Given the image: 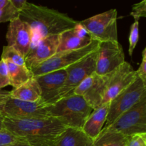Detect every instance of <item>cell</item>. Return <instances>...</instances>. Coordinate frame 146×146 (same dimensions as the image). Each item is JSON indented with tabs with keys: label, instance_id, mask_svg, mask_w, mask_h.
Segmentation results:
<instances>
[{
	"label": "cell",
	"instance_id": "31",
	"mask_svg": "<svg viewBox=\"0 0 146 146\" xmlns=\"http://www.w3.org/2000/svg\"><path fill=\"white\" fill-rule=\"evenodd\" d=\"M10 98H11L10 91H1V90H0V110H1V107L6 104V102Z\"/></svg>",
	"mask_w": 146,
	"mask_h": 146
},
{
	"label": "cell",
	"instance_id": "33",
	"mask_svg": "<svg viewBox=\"0 0 146 146\" xmlns=\"http://www.w3.org/2000/svg\"><path fill=\"white\" fill-rule=\"evenodd\" d=\"M9 0H0V10L4 9L9 4Z\"/></svg>",
	"mask_w": 146,
	"mask_h": 146
},
{
	"label": "cell",
	"instance_id": "13",
	"mask_svg": "<svg viewBox=\"0 0 146 146\" xmlns=\"http://www.w3.org/2000/svg\"><path fill=\"white\" fill-rule=\"evenodd\" d=\"M137 77L136 71L129 63L125 61L121 64L109 76L102 105L115 98L121 91L129 86Z\"/></svg>",
	"mask_w": 146,
	"mask_h": 146
},
{
	"label": "cell",
	"instance_id": "29",
	"mask_svg": "<svg viewBox=\"0 0 146 146\" xmlns=\"http://www.w3.org/2000/svg\"><path fill=\"white\" fill-rule=\"evenodd\" d=\"M136 73L138 76L143 82L146 83V48L142 51V61Z\"/></svg>",
	"mask_w": 146,
	"mask_h": 146
},
{
	"label": "cell",
	"instance_id": "8",
	"mask_svg": "<svg viewBox=\"0 0 146 146\" xmlns=\"http://www.w3.org/2000/svg\"><path fill=\"white\" fill-rule=\"evenodd\" d=\"M97 50L78 62L65 68L66 71L65 83L60 90L54 104L61 98L72 95L74 90L84 80L95 74Z\"/></svg>",
	"mask_w": 146,
	"mask_h": 146
},
{
	"label": "cell",
	"instance_id": "23",
	"mask_svg": "<svg viewBox=\"0 0 146 146\" xmlns=\"http://www.w3.org/2000/svg\"><path fill=\"white\" fill-rule=\"evenodd\" d=\"M20 141L26 142L23 138L17 136L5 128L0 131V146L12 145Z\"/></svg>",
	"mask_w": 146,
	"mask_h": 146
},
{
	"label": "cell",
	"instance_id": "16",
	"mask_svg": "<svg viewBox=\"0 0 146 146\" xmlns=\"http://www.w3.org/2000/svg\"><path fill=\"white\" fill-rule=\"evenodd\" d=\"M109 105L110 102L106 103L94 110L83 125L82 131L94 141L99 136L105 125Z\"/></svg>",
	"mask_w": 146,
	"mask_h": 146
},
{
	"label": "cell",
	"instance_id": "4",
	"mask_svg": "<svg viewBox=\"0 0 146 146\" xmlns=\"http://www.w3.org/2000/svg\"><path fill=\"white\" fill-rule=\"evenodd\" d=\"M117 10L108 11L79 21L93 40L103 41H118Z\"/></svg>",
	"mask_w": 146,
	"mask_h": 146
},
{
	"label": "cell",
	"instance_id": "28",
	"mask_svg": "<svg viewBox=\"0 0 146 146\" xmlns=\"http://www.w3.org/2000/svg\"><path fill=\"white\" fill-rule=\"evenodd\" d=\"M9 85L7 66L4 60H0V90Z\"/></svg>",
	"mask_w": 146,
	"mask_h": 146
},
{
	"label": "cell",
	"instance_id": "32",
	"mask_svg": "<svg viewBox=\"0 0 146 146\" xmlns=\"http://www.w3.org/2000/svg\"><path fill=\"white\" fill-rule=\"evenodd\" d=\"M10 2H11V5L19 11H20L22 10V9L24 8V7L25 6V4H27V1L26 0H10Z\"/></svg>",
	"mask_w": 146,
	"mask_h": 146
},
{
	"label": "cell",
	"instance_id": "10",
	"mask_svg": "<svg viewBox=\"0 0 146 146\" xmlns=\"http://www.w3.org/2000/svg\"><path fill=\"white\" fill-rule=\"evenodd\" d=\"M0 113L4 118L13 119L50 117L47 111V105L41 100L36 102H29L12 98H10L1 107Z\"/></svg>",
	"mask_w": 146,
	"mask_h": 146
},
{
	"label": "cell",
	"instance_id": "19",
	"mask_svg": "<svg viewBox=\"0 0 146 146\" xmlns=\"http://www.w3.org/2000/svg\"><path fill=\"white\" fill-rule=\"evenodd\" d=\"M11 98L29 102H36L41 100L39 86L33 77L19 88L10 91Z\"/></svg>",
	"mask_w": 146,
	"mask_h": 146
},
{
	"label": "cell",
	"instance_id": "24",
	"mask_svg": "<svg viewBox=\"0 0 146 146\" xmlns=\"http://www.w3.org/2000/svg\"><path fill=\"white\" fill-rule=\"evenodd\" d=\"M139 39V22L138 21H135L131 27L129 36V48L128 53L129 55L132 56L134 49L138 44Z\"/></svg>",
	"mask_w": 146,
	"mask_h": 146
},
{
	"label": "cell",
	"instance_id": "30",
	"mask_svg": "<svg viewBox=\"0 0 146 146\" xmlns=\"http://www.w3.org/2000/svg\"><path fill=\"white\" fill-rule=\"evenodd\" d=\"M74 30L76 32V34L78 36L81 38H84V37L88 36V34L87 32V31L86 30V29L80 24V22H78L76 24L75 27H74Z\"/></svg>",
	"mask_w": 146,
	"mask_h": 146
},
{
	"label": "cell",
	"instance_id": "2",
	"mask_svg": "<svg viewBox=\"0 0 146 146\" xmlns=\"http://www.w3.org/2000/svg\"><path fill=\"white\" fill-rule=\"evenodd\" d=\"M3 125L5 129L23 138L31 146H49L66 128L62 123L53 117L29 119L4 118Z\"/></svg>",
	"mask_w": 146,
	"mask_h": 146
},
{
	"label": "cell",
	"instance_id": "12",
	"mask_svg": "<svg viewBox=\"0 0 146 146\" xmlns=\"http://www.w3.org/2000/svg\"><path fill=\"white\" fill-rule=\"evenodd\" d=\"M6 38L7 46L14 48L23 57L27 55L34 41L30 27L19 17L9 22Z\"/></svg>",
	"mask_w": 146,
	"mask_h": 146
},
{
	"label": "cell",
	"instance_id": "26",
	"mask_svg": "<svg viewBox=\"0 0 146 146\" xmlns=\"http://www.w3.org/2000/svg\"><path fill=\"white\" fill-rule=\"evenodd\" d=\"M124 146H146V133L125 136Z\"/></svg>",
	"mask_w": 146,
	"mask_h": 146
},
{
	"label": "cell",
	"instance_id": "17",
	"mask_svg": "<svg viewBox=\"0 0 146 146\" xmlns=\"http://www.w3.org/2000/svg\"><path fill=\"white\" fill-rule=\"evenodd\" d=\"M94 142L82 129L66 128L49 146H94Z\"/></svg>",
	"mask_w": 146,
	"mask_h": 146
},
{
	"label": "cell",
	"instance_id": "15",
	"mask_svg": "<svg viewBox=\"0 0 146 146\" xmlns=\"http://www.w3.org/2000/svg\"><path fill=\"white\" fill-rule=\"evenodd\" d=\"M66 78L65 69L58 70L34 77L41 90V100L46 105L54 104Z\"/></svg>",
	"mask_w": 146,
	"mask_h": 146
},
{
	"label": "cell",
	"instance_id": "9",
	"mask_svg": "<svg viewBox=\"0 0 146 146\" xmlns=\"http://www.w3.org/2000/svg\"><path fill=\"white\" fill-rule=\"evenodd\" d=\"M125 61V54L118 41L99 42L97 50L96 74L100 76H110Z\"/></svg>",
	"mask_w": 146,
	"mask_h": 146
},
{
	"label": "cell",
	"instance_id": "20",
	"mask_svg": "<svg viewBox=\"0 0 146 146\" xmlns=\"http://www.w3.org/2000/svg\"><path fill=\"white\" fill-rule=\"evenodd\" d=\"M4 61L8 69L9 85L13 87V89L19 88L34 77L31 71L27 66H21L9 61Z\"/></svg>",
	"mask_w": 146,
	"mask_h": 146
},
{
	"label": "cell",
	"instance_id": "21",
	"mask_svg": "<svg viewBox=\"0 0 146 146\" xmlns=\"http://www.w3.org/2000/svg\"><path fill=\"white\" fill-rule=\"evenodd\" d=\"M125 135L113 131H101L94 146H124Z\"/></svg>",
	"mask_w": 146,
	"mask_h": 146
},
{
	"label": "cell",
	"instance_id": "34",
	"mask_svg": "<svg viewBox=\"0 0 146 146\" xmlns=\"http://www.w3.org/2000/svg\"><path fill=\"white\" fill-rule=\"evenodd\" d=\"M7 146H31L28 143L24 142V141H20V142L17 143L12 144V145H9Z\"/></svg>",
	"mask_w": 146,
	"mask_h": 146
},
{
	"label": "cell",
	"instance_id": "18",
	"mask_svg": "<svg viewBox=\"0 0 146 146\" xmlns=\"http://www.w3.org/2000/svg\"><path fill=\"white\" fill-rule=\"evenodd\" d=\"M92 41L90 36L84 38L78 36L74 31V28L66 30L59 35V42L56 53L80 49L89 45Z\"/></svg>",
	"mask_w": 146,
	"mask_h": 146
},
{
	"label": "cell",
	"instance_id": "1",
	"mask_svg": "<svg viewBox=\"0 0 146 146\" xmlns=\"http://www.w3.org/2000/svg\"><path fill=\"white\" fill-rule=\"evenodd\" d=\"M19 18L29 26L34 41L50 36L60 35L74 28L78 23L67 14L28 1L19 12Z\"/></svg>",
	"mask_w": 146,
	"mask_h": 146
},
{
	"label": "cell",
	"instance_id": "5",
	"mask_svg": "<svg viewBox=\"0 0 146 146\" xmlns=\"http://www.w3.org/2000/svg\"><path fill=\"white\" fill-rule=\"evenodd\" d=\"M101 131H113L125 136L146 133V97Z\"/></svg>",
	"mask_w": 146,
	"mask_h": 146
},
{
	"label": "cell",
	"instance_id": "6",
	"mask_svg": "<svg viewBox=\"0 0 146 146\" xmlns=\"http://www.w3.org/2000/svg\"><path fill=\"white\" fill-rule=\"evenodd\" d=\"M145 97L146 83L138 76L129 86L110 101L109 109L104 127L111 125L121 114L136 105Z\"/></svg>",
	"mask_w": 146,
	"mask_h": 146
},
{
	"label": "cell",
	"instance_id": "7",
	"mask_svg": "<svg viewBox=\"0 0 146 146\" xmlns=\"http://www.w3.org/2000/svg\"><path fill=\"white\" fill-rule=\"evenodd\" d=\"M98 44V41L93 40L89 45L80 49L56 53L42 64L31 68L30 71L33 76L35 77L58 70L65 69L96 51Z\"/></svg>",
	"mask_w": 146,
	"mask_h": 146
},
{
	"label": "cell",
	"instance_id": "25",
	"mask_svg": "<svg viewBox=\"0 0 146 146\" xmlns=\"http://www.w3.org/2000/svg\"><path fill=\"white\" fill-rule=\"evenodd\" d=\"M19 15V12L11 5V2H9L7 7L0 10V23L7 21L10 22L12 20L18 18Z\"/></svg>",
	"mask_w": 146,
	"mask_h": 146
},
{
	"label": "cell",
	"instance_id": "27",
	"mask_svg": "<svg viewBox=\"0 0 146 146\" xmlns=\"http://www.w3.org/2000/svg\"><path fill=\"white\" fill-rule=\"evenodd\" d=\"M131 16L134 18L135 21H139L141 17H146V1H141L133 5Z\"/></svg>",
	"mask_w": 146,
	"mask_h": 146
},
{
	"label": "cell",
	"instance_id": "35",
	"mask_svg": "<svg viewBox=\"0 0 146 146\" xmlns=\"http://www.w3.org/2000/svg\"><path fill=\"white\" fill-rule=\"evenodd\" d=\"M4 116L1 114H0V131L4 129V125H3V121H4Z\"/></svg>",
	"mask_w": 146,
	"mask_h": 146
},
{
	"label": "cell",
	"instance_id": "22",
	"mask_svg": "<svg viewBox=\"0 0 146 146\" xmlns=\"http://www.w3.org/2000/svg\"><path fill=\"white\" fill-rule=\"evenodd\" d=\"M1 59L6 61H9L12 64H16V65L26 66L24 57H23L14 48L9 46H5L3 47Z\"/></svg>",
	"mask_w": 146,
	"mask_h": 146
},
{
	"label": "cell",
	"instance_id": "14",
	"mask_svg": "<svg viewBox=\"0 0 146 146\" xmlns=\"http://www.w3.org/2000/svg\"><path fill=\"white\" fill-rule=\"evenodd\" d=\"M58 42L59 35L50 36L36 41L24 57L26 66L30 70L53 56L56 54Z\"/></svg>",
	"mask_w": 146,
	"mask_h": 146
},
{
	"label": "cell",
	"instance_id": "11",
	"mask_svg": "<svg viewBox=\"0 0 146 146\" xmlns=\"http://www.w3.org/2000/svg\"><path fill=\"white\" fill-rule=\"evenodd\" d=\"M109 76H100L95 73L86 78L74 90L75 95L82 96L94 110L102 105Z\"/></svg>",
	"mask_w": 146,
	"mask_h": 146
},
{
	"label": "cell",
	"instance_id": "3",
	"mask_svg": "<svg viewBox=\"0 0 146 146\" xmlns=\"http://www.w3.org/2000/svg\"><path fill=\"white\" fill-rule=\"evenodd\" d=\"M94 111L82 96L72 94L47 105L50 117L58 119L66 128L82 129L84 124Z\"/></svg>",
	"mask_w": 146,
	"mask_h": 146
}]
</instances>
